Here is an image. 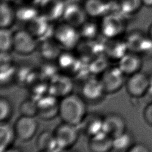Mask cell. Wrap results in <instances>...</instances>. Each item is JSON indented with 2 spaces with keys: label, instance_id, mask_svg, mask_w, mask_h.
I'll return each mask as SVG.
<instances>
[{
  "label": "cell",
  "instance_id": "39",
  "mask_svg": "<svg viewBox=\"0 0 152 152\" xmlns=\"http://www.w3.org/2000/svg\"><path fill=\"white\" fill-rule=\"evenodd\" d=\"M14 65L13 58L10 52H1L0 67L8 66Z\"/></svg>",
  "mask_w": 152,
  "mask_h": 152
},
{
  "label": "cell",
  "instance_id": "24",
  "mask_svg": "<svg viewBox=\"0 0 152 152\" xmlns=\"http://www.w3.org/2000/svg\"><path fill=\"white\" fill-rule=\"evenodd\" d=\"M83 5L88 16L91 18H102L110 12L107 0H84Z\"/></svg>",
  "mask_w": 152,
  "mask_h": 152
},
{
  "label": "cell",
  "instance_id": "29",
  "mask_svg": "<svg viewBox=\"0 0 152 152\" xmlns=\"http://www.w3.org/2000/svg\"><path fill=\"white\" fill-rule=\"evenodd\" d=\"M55 61L44 60L37 68L39 77L46 81L49 82L54 77L60 73V70Z\"/></svg>",
  "mask_w": 152,
  "mask_h": 152
},
{
  "label": "cell",
  "instance_id": "23",
  "mask_svg": "<svg viewBox=\"0 0 152 152\" xmlns=\"http://www.w3.org/2000/svg\"><path fill=\"white\" fill-rule=\"evenodd\" d=\"M87 145L93 152H107L113 150V138L102 131L89 138Z\"/></svg>",
  "mask_w": 152,
  "mask_h": 152
},
{
  "label": "cell",
  "instance_id": "37",
  "mask_svg": "<svg viewBox=\"0 0 152 152\" xmlns=\"http://www.w3.org/2000/svg\"><path fill=\"white\" fill-rule=\"evenodd\" d=\"M16 66L14 65L0 67V83L1 87L6 86L12 82H15Z\"/></svg>",
  "mask_w": 152,
  "mask_h": 152
},
{
  "label": "cell",
  "instance_id": "10",
  "mask_svg": "<svg viewBox=\"0 0 152 152\" xmlns=\"http://www.w3.org/2000/svg\"><path fill=\"white\" fill-rule=\"evenodd\" d=\"M104 42L97 38L91 40L81 39L75 48V52L83 62L88 64L96 57L104 54Z\"/></svg>",
  "mask_w": 152,
  "mask_h": 152
},
{
  "label": "cell",
  "instance_id": "5",
  "mask_svg": "<svg viewBox=\"0 0 152 152\" xmlns=\"http://www.w3.org/2000/svg\"><path fill=\"white\" fill-rule=\"evenodd\" d=\"M80 132L77 126L62 122L53 131L59 151L71 148L77 142Z\"/></svg>",
  "mask_w": 152,
  "mask_h": 152
},
{
  "label": "cell",
  "instance_id": "34",
  "mask_svg": "<svg viewBox=\"0 0 152 152\" xmlns=\"http://www.w3.org/2000/svg\"><path fill=\"white\" fill-rule=\"evenodd\" d=\"M14 33L10 28H1L0 29V51L10 52L13 49Z\"/></svg>",
  "mask_w": 152,
  "mask_h": 152
},
{
  "label": "cell",
  "instance_id": "9",
  "mask_svg": "<svg viewBox=\"0 0 152 152\" xmlns=\"http://www.w3.org/2000/svg\"><path fill=\"white\" fill-rule=\"evenodd\" d=\"M38 45L36 39L26 28L14 32L13 50L22 55H28L34 52Z\"/></svg>",
  "mask_w": 152,
  "mask_h": 152
},
{
  "label": "cell",
  "instance_id": "6",
  "mask_svg": "<svg viewBox=\"0 0 152 152\" xmlns=\"http://www.w3.org/2000/svg\"><path fill=\"white\" fill-rule=\"evenodd\" d=\"M127 93L134 98L144 97L152 85L150 77L141 71L128 76L125 82Z\"/></svg>",
  "mask_w": 152,
  "mask_h": 152
},
{
  "label": "cell",
  "instance_id": "33",
  "mask_svg": "<svg viewBox=\"0 0 152 152\" xmlns=\"http://www.w3.org/2000/svg\"><path fill=\"white\" fill-rule=\"evenodd\" d=\"M109 61L104 54L96 57L87 64L90 74L96 76L101 75L109 66Z\"/></svg>",
  "mask_w": 152,
  "mask_h": 152
},
{
  "label": "cell",
  "instance_id": "28",
  "mask_svg": "<svg viewBox=\"0 0 152 152\" xmlns=\"http://www.w3.org/2000/svg\"><path fill=\"white\" fill-rule=\"evenodd\" d=\"M15 10L17 20L25 24L40 14L37 7L33 2H23L15 8Z\"/></svg>",
  "mask_w": 152,
  "mask_h": 152
},
{
  "label": "cell",
  "instance_id": "11",
  "mask_svg": "<svg viewBox=\"0 0 152 152\" xmlns=\"http://www.w3.org/2000/svg\"><path fill=\"white\" fill-rule=\"evenodd\" d=\"M33 3L37 7L40 14L50 22L62 18L66 4L64 0H35Z\"/></svg>",
  "mask_w": 152,
  "mask_h": 152
},
{
  "label": "cell",
  "instance_id": "7",
  "mask_svg": "<svg viewBox=\"0 0 152 152\" xmlns=\"http://www.w3.org/2000/svg\"><path fill=\"white\" fill-rule=\"evenodd\" d=\"M125 76L118 66H109L100 77L106 94L118 91L125 84Z\"/></svg>",
  "mask_w": 152,
  "mask_h": 152
},
{
  "label": "cell",
  "instance_id": "20",
  "mask_svg": "<svg viewBox=\"0 0 152 152\" xmlns=\"http://www.w3.org/2000/svg\"><path fill=\"white\" fill-rule=\"evenodd\" d=\"M142 65V56L137 53L128 51L118 61V66L125 76H129L141 71Z\"/></svg>",
  "mask_w": 152,
  "mask_h": 152
},
{
  "label": "cell",
  "instance_id": "30",
  "mask_svg": "<svg viewBox=\"0 0 152 152\" xmlns=\"http://www.w3.org/2000/svg\"><path fill=\"white\" fill-rule=\"evenodd\" d=\"M134 143L133 134L126 130L121 135L113 139V150L119 152H128Z\"/></svg>",
  "mask_w": 152,
  "mask_h": 152
},
{
  "label": "cell",
  "instance_id": "1",
  "mask_svg": "<svg viewBox=\"0 0 152 152\" xmlns=\"http://www.w3.org/2000/svg\"><path fill=\"white\" fill-rule=\"evenodd\" d=\"M87 113L86 102L81 96L71 93L60 100L59 116L64 122L77 126Z\"/></svg>",
  "mask_w": 152,
  "mask_h": 152
},
{
  "label": "cell",
  "instance_id": "22",
  "mask_svg": "<svg viewBox=\"0 0 152 152\" xmlns=\"http://www.w3.org/2000/svg\"><path fill=\"white\" fill-rule=\"evenodd\" d=\"M39 78L37 68L28 64L16 66L15 82L20 86L28 87Z\"/></svg>",
  "mask_w": 152,
  "mask_h": 152
},
{
  "label": "cell",
  "instance_id": "19",
  "mask_svg": "<svg viewBox=\"0 0 152 152\" xmlns=\"http://www.w3.org/2000/svg\"><path fill=\"white\" fill-rule=\"evenodd\" d=\"M103 119L99 113H87L77 126L81 133L90 138L102 131Z\"/></svg>",
  "mask_w": 152,
  "mask_h": 152
},
{
  "label": "cell",
  "instance_id": "41",
  "mask_svg": "<svg viewBox=\"0 0 152 152\" xmlns=\"http://www.w3.org/2000/svg\"><path fill=\"white\" fill-rule=\"evenodd\" d=\"M150 148L144 144L134 143L128 152H150Z\"/></svg>",
  "mask_w": 152,
  "mask_h": 152
},
{
  "label": "cell",
  "instance_id": "3",
  "mask_svg": "<svg viewBox=\"0 0 152 152\" xmlns=\"http://www.w3.org/2000/svg\"><path fill=\"white\" fill-rule=\"evenodd\" d=\"M100 34L105 39L121 37L126 28L124 15L119 12H109L101 18Z\"/></svg>",
  "mask_w": 152,
  "mask_h": 152
},
{
  "label": "cell",
  "instance_id": "13",
  "mask_svg": "<svg viewBox=\"0 0 152 152\" xmlns=\"http://www.w3.org/2000/svg\"><path fill=\"white\" fill-rule=\"evenodd\" d=\"M59 99L48 93L37 100V115L43 120L53 119L59 115Z\"/></svg>",
  "mask_w": 152,
  "mask_h": 152
},
{
  "label": "cell",
  "instance_id": "32",
  "mask_svg": "<svg viewBox=\"0 0 152 152\" xmlns=\"http://www.w3.org/2000/svg\"><path fill=\"white\" fill-rule=\"evenodd\" d=\"M27 88L30 94V97L37 101L49 93V82L39 77L30 84Z\"/></svg>",
  "mask_w": 152,
  "mask_h": 152
},
{
  "label": "cell",
  "instance_id": "16",
  "mask_svg": "<svg viewBox=\"0 0 152 152\" xmlns=\"http://www.w3.org/2000/svg\"><path fill=\"white\" fill-rule=\"evenodd\" d=\"M126 130V121L120 114L110 112L103 116L102 131L113 139Z\"/></svg>",
  "mask_w": 152,
  "mask_h": 152
},
{
  "label": "cell",
  "instance_id": "38",
  "mask_svg": "<svg viewBox=\"0 0 152 152\" xmlns=\"http://www.w3.org/2000/svg\"><path fill=\"white\" fill-rule=\"evenodd\" d=\"M13 113L12 105L7 98L1 96L0 98V122H8Z\"/></svg>",
  "mask_w": 152,
  "mask_h": 152
},
{
  "label": "cell",
  "instance_id": "36",
  "mask_svg": "<svg viewBox=\"0 0 152 152\" xmlns=\"http://www.w3.org/2000/svg\"><path fill=\"white\" fill-rule=\"evenodd\" d=\"M18 110L22 116L34 117L37 115V101L28 98L24 100L20 104Z\"/></svg>",
  "mask_w": 152,
  "mask_h": 152
},
{
  "label": "cell",
  "instance_id": "42",
  "mask_svg": "<svg viewBox=\"0 0 152 152\" xmlns=\"http://www.w3.org/2000/svg\"><path fill=\"white\" fill-rule=\"evenodd\" d=\"M147 34L148 37L152 40V24L149 27Z\"/></svg>",
  "mask_w": 152,
  "mask_h": 152
},
{
  "label": "cell",
  "instance_id": "26",
  "mask_svg": "<svg viewBox=\"0 0 152 152\" xmlns=\"http://www.w3.org/2000/svg\"><path fill=\"white\" fill-rule=\"evenodd\" d=\"M14 126L8 122L0 124V152L7 151L10 150L16 139Z\"/></svg>",
  "mask_w": 152,
  "mask_h": 152
},
{
  "label": "cell",
  "instance_id": "31",
  "mask_svg": "<svg viewBox=\"0 0 152 152\" xmlns=\"http://www.w3.org/2000/svg\"><path fill=\"white\" fill-rule=\"evenodd\" d=\"M78 30L81 39L84 40L96 39L100 34L99 24L93 20H87L78 28Z\"/></svg>",
  "mask_w": 152,
  "mask_h": 152
},
{
  "label": "cell",
  "instance_id": "44",
  "mask_svg": "<svg viewBox=\"0 0 152 152\" xmlns=\"http://www.w3.org/2000/svg\"><path fill=\"white\" fill-rule=\"evenodd\" d=\"M19 1L23 2H33L35 0H18Z\"/></svg>",
  "mask_w": 152,
  "mask_h": 152
},
{
  "label": "cell",
  "instance_id": "40",
  "mask_svg": "<svg viewBox=\"0 0 152 152\" xmlns=\"http://www.w3.org/2000/svg\"><path fill=\"white\" fill-rule=\"evenodd\" d=\"M142 115L146 124L152 127V102L147 103L144 109Z\"/></svg>",
  "mask_w": 152,
  "mask_h": 152
},
{
  "label": "cell",
  "instance_id": "45",
  "mask_svg": "<svg viewBox=\"0 0 152 152\" xmlns=\"http://www.w3.org/2000/svg\"><path fill=\"white\" fill-rule=\"evenodd\" d=\"M16 0H1V1H3V2H8V3H11L14 1H15Z\"/></svg>",
  "mask_w": 152,
  "mask_h": 152
},
{
  "label": "cell",
  "instance_id": "8",
  "mask_svg": "<svg viewBox=\"0 0 152 152\" xmlns=\"http://www.w3.org/2000/svg\"><path fill=\"white\" fill-rule=\"evenodd\" d=\"M81 96L86 102H96L102 100L106 94L100 78L90 75L82 82Z\"/></svg>",
  "mask_w": 152,
  "mask_h": 152
},
{
  "label": "cell",
  "instance_id": "2",
  "mask_svg": "<svg viewBox=\"0 0 152 152\" xmlns=\"http://www.w3.org/2000/svg\"><path fill=\"white\" fill-rule=\"evenodd\" d=\"M52 37L62 50L75 49L81 40L78 28L64 21L53 27Z\"/></svg>",
  "mask_w": 152,
  "mask_h": 152
},
{
  "label": "cell",
  "instance_id": "35",
  "mask_svg": "<svg viewBox=\"0 0 152 152\" xmlns=\"http://www.w3.org/2000/svg\"><path fill=\"white\" fill-rule=\"evenodd\" d=\"M119 12L123 15H131L138 10L141 4V0H117Z\"/></svg>",
  "mask_w": 152,
  "mask_h": 152
},
{
  "label": "cell",
  "instance_id": "17",
  "mask_svg": "<svg viewBox=\"0 0 152 152\" xmlns=\"http://www.w3.org/2000/svg\"><path fill=\"white\" fill-rule=\"evenodd\" d=\"M73 87L71 77L60 72L49 82V93L62 99L70 94Z\"/></svg>",
  "mask_w": 152,
  "mask_h": 152
},
{
  "label": "cell",
  "instance_id": "25",
  "mask_svg": "<svg viewBox=\"0 0 152 152\" xmlns=\"http://www.w3.org/2000/svg\"><path fill=\"white\" fill-rule=\"evenodd\" d=\"M36 147L38 151L42 152L59 151L53 132L48 130L41 132L36 139Z\"/></svg>",
  "mask_w": 152,
  "mask_h": 152
},
{
  "label": "cell",
  "instance_id": "21",
  "mask_svg": "<svg viewBox=\"0 0 152 152\" xmlns=\"http://www.w3.org/2000/svg\"><path fill=\"white\" fill-rule=\"evenodd\" d=\"M37 49L40 56L46 61H56L62 50L53 37L39 40Z\"/></svg>",
  "mask_w": 152,
  "mask_h": 152
},
{
  "label": "cell",
  "instance_id": "15",
  "mask_svg": "<svg viewBox=\"0 0 152 152\" xmlns=\"http://www.w3.org/2000/svg\"><path fill=\"white\" fill-rule=\"evenodd\" d=\"M87 17L83 4L75 1L66 2L62 17L64 21L78 28L87 20Z\"/></svg>",
  "mask_w": 152,
  "mask_h": 152
},
{
  "label": "cell",
  "instance_id": "4",
  "mask_svg": "<svg viewBox=\"0 0 152 152\" xmlns=\"http://www.w3.org/2000/svg\"><path fill=\"white\" fill-rule=\"evenodd\" d=\"M72 50H62L56 60L60 72L71 77H78L87 64Z\"/></svg>",
  "mask_w": 152,
  "mask_h": 152
},
{
  "label": "cell",
  "instance_id": "27",
  "mask_svg": "<svg viewBox=\"0 0 152 152\" xmlns=\"http://www.w3.org/2000/svg\"><path fill=\"white\" fill-rule=\"evenodd\" d=\"M17 20L16 10L11 3L1 2L0 27L10 28Z\"/></svg>",
  "mask_w": 152,
  "mask_h": 152
},
{
  "label": "cell",
  "instance_id": "14",
  "mask_svg": "<svg viewBox=\"0 0 152 152\" xmlns=\"http://www.w3.org/2000/svg\"><path fill=\"white\" fill-rule=\"evenodd\" d=\"M47 18L39 14L33 19L26 24L25 28L36 39L41 40L52 37L53 27Z\"/></svg>",
  "mask_w": 152,
  "mask_h": 152
},
{
  "label": "cell",
  "instance_id": "12",
  "mask_svg": "<svg viewBox=\"0 0 152 152\" xmlns=\"http://www.w3.org/2000/svg\"><path fill=\"white\" fill-rule=\"evenodd\" d=\"M13 126L16 138L21 141L26 142L34 136L39 124L34 117L21 115L15 121Z\"/></svg>",
  "mask_w": 152,
  "mask_h": 152
},
{
  "label": "cell",
  "instance_id": "18",
  "mask_svg": "<svg viewBox=\"0 0 152 152\" xmlns=\"http://www.w3.org/2000/svg\"><path fill=\"white\" fill-rule=\"evenodd\" d=\"M128 51L125 39L121 37L105 39L104 54L109 61L118 62Z\"/></svg>",
  "mask_w": 152,
  "mask_h": 152
},
{
  "label": "cell",
  "instance_id": "43",
  "mask_svg": "<svg viewBox=\"0 0 152 152\" xmlns=\"http://www.w3.org/2000/svg\"><path fill=\"white\" fill-rule=\"evenodd\" d=\"M143 4L147 6H152V0H141Z\"/></svg>",
  "mask_w": 152,
  "mask_h": 152
}]
</instances>
